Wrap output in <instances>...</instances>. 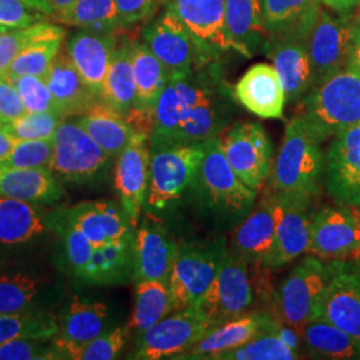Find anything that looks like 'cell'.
Returning <instances> with one entry per match:
<instances>
[{
	"label": "cell",
	"instance_id": "f5cc1de1",
	"mask_svg": "<svg viewBox=\"0 0 360 360\" xmlns=\"http://www.w3.org/2000/svg\"><path fill=\"white\" fill-rule=\"evenodd\" d=\"M26 114V107L13 80L0 77V123H10Z\"/></svg>",
	"mask_w": 360,
	"mask_h": 360
},
{
	"label": "cell",
	"instance_id": "ffe728a7",
	"mask_svg": "<svg viewBox=\"0 0 360 360\" xmlns=\"http://www.w3.org/2000/svg\"><path fill=\"white\" fill-rule=\"evenodd\" d=\"M314 319L331 323L360 342V279L345 264L326 285Z\"/></svg>",
	"mask_w": 360,
	"mask_h": 360
},
{
	"label": "cell",
	"instance_id": "f907efd6",
	"mask_svg": "<svg viewBox=\"0 0 360 360\" xmlns=\"http://www.w3.org/2000/svg\"><path fill=\"white\" fill-rule=\"evenodd\" d=\"M40 13L23 0H0V25L10 28H25L40 23Z\"/></svg>",
	"mask_w": 360,
	"mask_h": 360
},
{
	"label": "cell",
	"instance_id": "60d3db41",
	"mask_svg": "<svg viewBox=\"0 0 360 360\" xmlns=\"http://www.w3.org/2000/svg\"><path fill=\"white\" fill-rule=\"evenodd\" d=\"M272 321V316H271ZM267 328L240 347L232 348L212 360H295L300 358L283 340Z\"/></svg>",
	"mask_w": 360,
	"mask_h": 360
},
{
	"label": "cell",
	"instance_id": "7a4b0ae2",
	"mask_svg": "<svg viewBox=\"0 0 360 360\" xmlns=\"http://www.w3.org/2000/svg\"><path fill=\"white\" fill-rule=\"evenodd\" d=\"M321 144L296 114L285 126L283 142L272 165L271 190L278 195L316 196L324 171Z\"/></svg>",
	"mask_w": 360,
	"mask_h": 360
},
{
	"label": "cell",
	"instance_id": "277c9868",
	"mask_svg": "<svg viewBox=\"0 0 360 360\" xmlns=\"http://www.w3.org/2000/svg\"><path fill=\"white\" fill-rule=\"evenodd\" d=\"M223 239L178 243L168 281L174 312L195 306L206 294L229 255Z\"/></svg>",
	"mask_w": 360,
	"mask_h": 360
},
{
	"label": "cell",
	"instance_id": "5b68a950",
	"mask_svg": "<svg viewBox=\"0 0 360 360\" xmlns=\"http://www.w3.org/2000/svg\"><path fill=\"white\" fill-rule=\"evenodd\" d=\"M202 158L203 143L178 144L153 151L146 206L162 211L190 195Z\"/></svg>",
	"mask_w": 360,
	"mask_h": 360
},
{
	"label": "cell",
	"instance_id": "4316f807",
	"mask_svg": "<svg viewBox=\"0 0 360 360\" xmlns=\"http://www.w3.org/2000/svg\"><path fill=\"white\" fill-rule=\"evenodd\" d=\"M44 79L63 117L82 115L101 102L86 86L67 51L58 52Z\"/></svg>",
	"mask_w": 360,
	"mask_h": 360
},
{
	"label": "cell",
	"instance_id": "4dcf8cb0",
	"mask_svg": "<svg viewBox=\"0 0 360 360\" xmlns=\"http://www.w3.org/2000/svg\"><path fill=\"white\" fill-rule=\"evenodd\" d=\"M135 235L94 248L90 263L82 274L89 283L119 284L127 282L134 274Z\"/></svg>",
	"mask_w": 360,
	"mask_h": 360
},
{
	"label": "cell",
	"instance_id": "30bf717a",
	"mask_svg": "<svg viewBox=\"0 0 360 360\" xmlns=\"http://www.w3.org/2000/svg\"><path fill=\"white\" fill-rule=\"evenodd\" d=\"M355 18L348 13L321 10L309 35L314 87L346 70L354 39Z\"/></svg>",
	"mask_w": 360,
	"mask_h": 360
},
{
	"label": "cell",
	"instance_id": "bcb514c9",
	"mask_svg": "<svg viewBox=\"0 0 360 360\" xmlns=\"http://www.w3.org/2000/svg\"><path fill=\"white\" fill-rule=\"evenodd\" d=\"M53 141H16L11 153L0 160V168H50Z\"/></svg>",
	"mask_w": 360,
	"mask_h": 360
},
{
	"label": "cell",
	"instance_id": "f1b7e54d",
	"mask_svg": "<svg viewBox=\"0 0 360 360\" xmlns=\"http://www.w3.org/2000/svg\"><path fill=\"white\" fill-rule=\"evenodd\" d=\"M0 196L51 205L65 196L50 168H0Z\"/></svg>",
	"mask_w": 360,
	"mask_h": 360
},
{
	"label": "cell",
	"instance_id": "e0dca14e",
	"mask_svg": "<svg viewBox=\"0 0 360 360\" xmlns=\"http://www.w3.org/2000/svg\"><path fill=\"white\" fill-rule=\"evenodd\" d=\"M279 217L278 196L266 190L257 205L232 233L230 254L247 266H262L275 240Z\"/></svg>",
	"mask_w": 360,
	"mask_h": 360
},
{
	"label": "cell",
	"instance_id": "d6986e66",
	"mask_svg": "<svg viewBox=\"0 0 360 360\" xmlns=\"http://www.w3.org/2000/svg\"><path fill=\"white\" fill-rule=\"evenodd\" d=\"M150 138L138 132L132 142L119 154L115 168V188L129 223L138 227L146 206L150 176Z\"/></svg>",
	"mask_w": 360,
	"mask_h": 360
},
{
	"label": "cell",
	"instance_id": "74e56055",
	"mask_svg": "<svg viewBox=\"0 0 360 360\" xmlns=\"http://www.w3.org/2000/svg\"><path fill=\"white\" fill-rule=\"evenodd\" d=\"M59 331L56 316L49 311L26 309L0 315V345L13 339H47Z\"/></svg>",
	"mask_w": 360,
	"mask_h": 360
},
{
	"label": "cell",
	"instance_id": "c3c4849f",
	"mask_svg": "<svg viewBox=\"0 0 360 360\" xmlns=\"http://www.w3.org/2000/svg\"><path fill=\"white\" fill-rule=\"evenodd\" d=\"M13 84L19 91L22 101L26 107V112H58L44 77H13ZM60 115V114H59Z\"/></svg>",
	"mask_w": 360,
	"mask_h": 360
},
{
	"label": "cell",
	"instance_id": "2e32d148",
	"mask_svg": "<svg viewBox=\"0 0 360 360\" xmlns=\"http://www.w3.org/2000/svg\"><path fill=\"white\" fill-rule=\"evenodd\" d=\"M279 217L275 232V240L270 252L260 267L275 271L294 262L296 257L307 252L309 245L311 214L309 198L278 195Z\"/></svg>",
	"mask_w": 360,
	"mask_h": 360
},
{
	"label": "cell",
	"instance_id": "7402d4cb",
	"mask_svg": "<svg viewBox=\"0 0 360 360\" xmlns=\"http://www.w3.org/2000/svg\"><path fill=\"white\" fill-rule=\"evenodd\" d=\"M233 94L254 115L262 119L283 117L285 91L274 65L257 63L250 67L235 84Z\"/></svg>",
	"mask_w": 360,
	"mask_h": 360
},
{
	"label": "cell",
	"instance_id": "db71d44e",
	"mask_svg": "<svg viewBox=\"0 0 360 360\" xmlns=\"http://www.w3.org/2000/svg\"><path fill=\"white\" fill-rule=\"evenodd\" d=\"M355 18V26H354V39H352V47L348 58L346 70L356 74L360 77V13Z\"/></svg>",
	"mask_w": 360,
	"mask_h": 360
},
{
	"label": "cell",
	"instance_id": "d6a6232c",
	"mask_svg": "<svg viewBox=\"0 0 360 360\" xmlns=\"http://www.w3.org/2000/svg\"><path fill=\"white\" fill-rule=\"evenodd\" d=\"M300 334L312 358L360 360V342L331 323L311 319L300 328Z\"/></svg>",
	"mask_w": 360,
	"mask_h": 360
},
{
	"label": "cell",
	"instance_id": "f6af8a7d",
	"mask_svg": "<svg viewBox=\"0 0 360 360\" xmlns=\"http://www.w3.org/2000/svg\"><path fill=\"white\" fill-rule=\"evenodd\" d=\"M63 119L56 112H26L3 126L16 141H41L52 139Z\"/></svg>",
	"mask_w": 360,
	"mask_h": 360
},
{
	"label": "cell",
	"instance_id": "6125c7cd",
	"mask_svg": "<svg viewBox=\"0 0 360 360\" xmlns=\"http://www.w3.org/2000/svg\"><path fill=\"white\" fill-rule=\"evenodd\" d=\"M358 208V215H359V220H360V207H356Z\"/></svg>",
	"mask_w": 360,
	"mask_h": 360
},
{
	"label": "cell",
	"instance_id": "ba28073f",
	"mask_svg": "<svg viewBox=\"0 0 360 360\" xmlns=\"http://www.w3.org/2000/svg\"><path fill=\"white\" fill-rule=\"evenodd\" d=\"M214 327L195 306L175 311L139 335L131 359H178Z\"/></svg>",
	"mask_w": 360,
	"mask_h": 360
},
{
	"label": "cell",
	"instance_id": "8fae6325",
	"mask_svg": "<svg viewBox=\"0 0 360 360\" xmlns=\"http://www.w3.org/2000/svg\"><path fill=\"white\" fill-rule=\"evenodd\" d=\"M223 151L235 174L260 191L272 171V143L260 123L238 122L221 139Z\"/></svg>",
	"mask_w": 360,
	"mask_h": 360
},
{
	"label": "cell",
	"instance_id": "1f68e13d",
	"mask_svg": "<svg viewBox=\"0 0 360 360\" xmlns=\"http://www.w3.org/2000/svg\"><path fill=\"white\" fill-rule=\"evenodd\" d=\"M136 102V82L132 65V43L116 44L107 77L104 80L102 103L127 117Z\"/></svg>",
	"mask_w": 360,
	"mask_h": 360
},
{
	"label": "cell",
	"instance_id": "8992f818",
	"mask_svg": "<svg viewBox=\"0 0 360 360\" xmlns=\"http://www.w3.org/2000/svg\"><path fill=\"white\" fill-rule=\"evenodd\" d=\"M143 40L167 68L169 75L205 65L218 58L220 52L195 38L169 8L143 30Z\"/></svg>",
	"mask_w": 360,
	"mask_h": 360
},
{
	"label": "cell",
	"instance_id": "6f0895ef",
	"mask_svg": "<svg viewBox=\"0 0 360 360\" xmlns=\"http://www.w3.org/2000/svg\"><path fill=\"white\" fill-rule=\"evenodd\" d=\"M77 0H50L53 13L58 15L59 20L65 16V13L70 11V8L74 6Z\"/></svg>",
	"mask_w": 360,
	"mask_h": 360
},
{
	"label": "cell",
	"instance_id": "f35d334b",
	"mask_svg": "<svg viewBox=\"0 0 360 360\" xmlns=\"http://www.w3.org/2000/svg\"><path fill=\"white\" fill-rule=\"evenodd\" d=\"M60 22L108 34L122 27L115 0H77Z\"/></svg>",
	"mask_w": 360,
	"mask_h": 360
},
{
	"label": "cell",
	"instance_id": "7c38bea8",
	"mask_svg": "<svg viewBox=\"0 0 360 360\" xmlns=\"http://www.w3.org/2000/svg\"><path fill=\"white\" fill-rule=\"evenodd\" d=\"M248 266L229 252L217 278L195 307L212 327L247 314L254 302Z\"/></svg>",
	"mask_w": 360,
	"mask_h": 360
},
{
	"label": "cell",
	"instance_id": "5bb4252c",
	"mask_svg": "<svg viewBox=\"0 0 360 360\" xmlns=\"http://www.w3.org/2000/svg\"><path fill=\"white\" fill-rule=\"evenodd\" d=\"M324 174L327 193L336 205L360 207V122L333 138Z\"/></svg>",
	"mask_w": 360,
	"mask_h": 360
},
{
	"label": "cell",
	"instance_id": "cb8c5ba5",
	"mask_svg": "<svg viewBox=\"0 0 360 360\" xmlns=\"http://www.w3.org/2000/svg\"><path fill=\"white\" fill-rule=\"evenodd\" d=\"M167 8L203 44L218 51L233 50L226 30L224 0H167Z\"/></svg>",
	"mask_w": 360,
	"mask_h": 360
},
{
	"label": "cell",
	"instance_id": "680465c9",
	"mask_svg": "<svg viewBox=\"0 0 360 360\" xmlns=\"http://www.w3.org/2000/svg\"><path fill=\"white\" fill-rule=\"evenodd\" d=\"M23 1L27 6H30L31 8L37 10L39 13H49V15L53 13L50 0H23Z\"/></svg>",
	"mask_w": 360,
	"mask_h": 360
},
{
	"label": "cell",
	"instance_id": "11a10c76",
	"mask_svg": "<svg viewBox=\"0 0 360 360\" xmlns=\"http://www.w3.org/2000/svg\"><path fill=\"white\" fill-rule=\"evenodd\" d=\"M321 3L336 13H348L359 6L360 0H321Z\"/></svg>",
	"mask_w": 360,
	"mask_h": 360
},
{
	"label": "cell",
	"instance_id": "91938a15",
	"mask_svg": "<svg viewBox=\"0 0 360 360\" xmlns=\"http://www.w3.org/2000/svg\"><path fill=\"white\" fill-rule=\"evenodd\" d=\"M352 272L360 279V257L355 259V263H354V267H352Z\"/></svg>",
	"mask_w": 360,
	"mask_h": 360
},
{
	"label": "cell",
	"instance_id": "52a82bcc",
	"mask_svg": "<svg viewBox=\"0 0 360 360\" xmlns=\"http://www.w3.org/2000/svg\"><path fill=\"white\" fill-rule=\"evenodd\" d=\"M342 266L338 260L326 266L315 257L302 260L276 291L278 318L299 330L314 319L326 285Z\"/></svg>",
	"mask_w": 360,
	"mask_h": 360
},
{
	"label": "cell",
	"instance_id": "8d00e7d4",
	"mask_svg": "<svg viewBox=\"0 0 360 360\" xmlns=\"http://www.w3.org/2000/svg\"><path fill=\"white\" fill-rule=\"evenodd\" d=\"M174 312L168 284L154 281L135 283L134 309L127 330L142 335Z\"/></svg>",
	"mask_w": 360,
	"mask_h": 360
},
{
	"label": "cell",
	"instance_id": "ac0fdd59",
	"mask_svg": "<svg viewBox=\"0 0 360 360\" xmlns=\"http://www.w3.org/2000/svg\"><path fill=\"white\" fill-rule=\"evenodd\" d=\"M176 250L178 242L171 238L162 221L147 214L135 232L132 281L168 284Z\"/></svg>",
	"mask_w": 360,
	"mask_h": 360
},
{
	"label": "cell",
	"instance_id": "9c48e42d",
	"mask_svg": "<svg viewBox=\"0 0 360 360\" xmlns=\"http://www.w3.org/2000/svg\"><path fill=\"white\" fill-rule=\"evenodd\" d=\"M52 141L53 156L50 169L68 181L84 183L95 179L110 163L111 156L77 120L63 119Z\"/></svg>",
	"mask_w": 360,
	"mask_h": 360
},
{
	"label": "cell",
	"instance_id": "7bdbcfd3",
	"mask_svg": "<svg viewBox=\"0 0 360 360\" xmlns=\"http://www.w3.org/2000/svg\"><path fill=\"white\" fill-rule=\"evenodd\" d=\"M40 283V279L23 274L0 275V315L30 309Z\"/></svg>",
	"mask_w": 360,
	"mask_h": 360
},
{
	"label": "cell",
	"instance_id": "ab89813d",
	"mask_svg": "<svg viewBox=\"0 0 360 360\" xmlns=\"http://www.w3.org/2000/svg\"><path fill=\"white\" fill-rule=\"evenodd\" d=\"M62 27L37 23L25 28H13L0 35V77H4L18 55L39 40L65 38Z\"/></svg>",
	"mask_w": 360,
	"mask_h": 360
},
{
	"label": "cell",
	"instance_id": "6da1fadb",
	"mask_svg": "<svg viewBox=\"0 0 360 360\" xmlns=\"http://www.w3.org/2000/svg\"><path fill=\"white\" fill-rule=\"evenodd\" d=\"M190 195L205 214L231 226L252 211L257 191L235 174L218 135L203 142V158Z\"/></svg>",
	"mask_w": 360,
	"mask_h": 360
},
{
	"label": "cell",
	"instance_id": "e575fe53",
	"mask_svg": "<svg viewBox=\"0 0 360 360\" xmlns=\"http://www.w3.org/2000/svg\"><path fill=\"white\" fill-rule=\"evenodd\" d=\"M46 229V220L32 203L0 196V243H26Z\"/></svg>",
	"mask_w": 360,
	"mask_h": 360
},
{
	"label": "cell",
	"instance_id": "94428289",
	"mask_svg": "<svg viewBox=\"0 0 360 360\" xmlns=\"http://www.w3.org/2000/svg\"><path fill=\"white\" fill-rule=\"evenodd\" d=\"M10 30H13V28H10V27L4 26V25H0V35L1 34H4V32H8Z\"/></svg>",
	"mask_w": 360,
	"mask_h": 360
},
{
	"label": "cell",
	"instance_id": "7dc6e473",
	"mask_svg": "<svg viewBox=\"0 0 360 360\" xmlns=\"http://www.w3.org/2000/svg\"><path fill=\"white\" fill-rule=\"evenodd\" d=\"M127 327H116L103 333L90 342L72 348L65 354V359L74 360H111L117 358L126 345Z\"/></svg>",
	"mask_w": 360,
	"mask_h": 360
},
{
	"label": "cell",
	"instance_id": "4fadbf2b",
	"mask_svg": "<svg viewBox=\"0 0 360 360\" xmlns=\"http://www.w3.org/2000/svg\"><path fill=\"white\" fill-rule=\"evenodd\" d=\"M311 257L342 262L360 257V220L358 208L351 206L326 207L311 219Z\"/></svg>",
	"mask_w": 360,
	"mask_h": 360
},
{
	"label": "cell",
	"instance_id": "44dd1931",
	"mask_svg": "<svg viewBox=\"0 0 360 360\" xmlns=\"http://www.w3.org/2000/svg\"><path fill=\"white\" fill-rule=\"evenodd\" d=\"M56 212L75 224L95 247L135 235V229L131 226L123 207L116 202H83Z\"/></svg>",
	"mask_w": 360,
	"mask_h": 360
},
{
	"label": "cell",
	"instance_id": "9a60e30c",
	"mask_svg": "<svg viewBox=\"0 0 360 360\" xmlns=\"http://www.w3.org/2000/svg\"><path fill=\"white\" fill-rule=\"evenodd\" d=\"M311 32L299 30L269 38L264 53L282 79L287 103L300 102L314 87L309 51Z\"/></svg>",
	"mask_w": 360,
	"mask_h": 360
},
{
	"label": "cell",
	"instance_id": "ee69618b",
	"mask_svg": "<svg viewBox=\"0 0 360 360\" xmlns=\"http://www.w3.org/2000/svg\"><path fill=\"white\" fill-rule=\"evenodd\" d=\"M51 217L52 229H55L65 240V254L71 269L77 276H82L90 263L95 245L75 224L65 220L58 212L52 214Z\"/></svg>",
	"mask_w": 360,
	"mask_h": 360
},
{
	"label": "cell",
	"instance_id": "3957f363",
	"mask_svg": "<svg viewBox=\"0 0 360 360\" xmlns=\"http://www.w3.org/2000/svg\"><path fill=\"white\" fill-rule=\"evenodd\" d=\"M319 141L326 142L360 122V77L343 70L312 87L297 112Z\"/></svg>",
	"mask_w": 360,
	"mask_h": 360
},
{
	"label": "cell",
	"instance_id": "83f0119b",
	"mask_svg": "<svg viewBox=\"0 0 360 360\" xmlns=\"http://www.w3.org/2000/svg\"><path fill=\"white\" fill-rule=\"evenodd\" d=\"M226 30L233 51L252 58L254 53L266 51L269 30L260 0H224Z\"/></svg>",
	"mask_w": 360,
	"mask_h": 360
},
{
	"label": "cell",
	"instance_id": "d590c367",
	"mask_svg": "<svg viewBox=\"0 0 360 360\" xmlns=\"http://www.w3.org/2000/svg\"><path fill=\"white\" fill-rule=\"evenodd\" d=\"M270 35L312 31L322 10L321 0H260Z\"/></svg>",
	"mask_w": 360,
	"mask_h": 360
},
{
	"label": "cell",
	"instance_id": "d4e9b609",
	"mask_svg": "<svg viewBox=\"0 0 360 360\" xmlns=\"http://www.w3.org/2000/svg\"><path fill=\"white\" fill-rule=\"evenodd\" d=\"M271 316L270 314L254 312L219 324L178 359L212 360L224 351L240 347L267 328Z\"/></svg>",
	"mask_w": 360,
	"mask_h": 360
},
{
	"label": "cell",
	"instance_id": "f546056e",
	"mask_svg": "<svg viewBox=\"0 0 360 360\" xmlns=\"http://www.w3.org/2000/svg\"><path fill=\"white\" fill-rule=\"evenodd\" d=\"M77 123L86 129L111 158L119 156L138 134L124 116L117 114L102 102L77 116Z\"/></svg>",
	"mask_w": 360,
	"mask_h": 360
},
{
	"label": "cell",
	"instance_id": "484cf974",
	"mask_svg": "<svg viewBox=\"0 0 360 360\" xmlns=\"http://www.w3.org/2000/svg\"><path fill=\"white\" fill-rule=\"evenodd\" d=\"M108 322V307L101 303H89L75 296L58 321L59 331L53 346L65 359V354L96 336L103 334Z\"/></svg>",
	"mask_w": 360,
	"mask_h": 360
},
{
	"label": "cell",
	"instance_id": "836d02e7",
	"mask_svg": "<svg viewBox=\"0 0 360 360\" xmlns=\"http://www.w3.org/2000/svg\"><path fill=\"white\" fill-rule=\"evenodd\" d=\"M132 65L136 82L134 110L154 115L155 105L167 84L169 72L144 43H132Z\"/></svg>",
	"mask_w": 360,
	"mask_h": 360
},
{
	"label": "cell",
	"instance_id": "9f6ffc18",
	"mask_svg": "<svg viewBox=\"0 0 360 360\" xmlns=\"http://www.w3.org/2000/svg\"><path fill=\"white\" fill-rule=\"evenodd\" d=\"M15 143H16V139L11 134H8L6 131L3 123H0V160H3L7 155L11 153Z\"/></svg>",
	"mask_w": 360,
	"mask_h": 360
},
{
	"label": "cell",
	"instance_id": "603a6c76",
	"mask_svg": "<svg viewBox=\"0 0 360 360\" xmlns=\"http://www.w3.org/2000/svg\"><path fill=\"white\" fill-rule=\"evenodd\" d=\"M116 47L114 34L83 28L67 43V52L86 86L102 102L104 80Z\"/></svg>",
	"mask_w": 360,
	"mask_h": 360
},
{
	"label": "cell",
	"instance_id": "681fc988",
	"mask_svg": "<svg viewBox=\"0 0 360 360\" xmlns=\"http://www.w3.org/2000/svg\"><path fill=\"white\" fill-rule=\"evenodd\" d=\"M47 339H13L0 345V360L62 359L58 348L46 346Z\"/></svg>",
	"mask_w": 360,
	"mask_h": 360
},
{
	"label": "cell",
	"instance_id": "816d5d0a",
	"mask_svg": "<svg viewBox=\"0 0 360 360\" xmlns=\"http://www.w3.org/2000/svg\"><path fill=\"white\" fill-rule=\"evenodd\" d=\"M162 0H115L120 26L131 27L154 16Z\"/></svg>",
	"mask_w": 360,
	"mask_h": 360
},
{
	"label": "cell",
	"instance_id": "b9f144b4",
	"mask_svg": "<svg viewBox=\"0 0 360 360\" xmlns=\"http://www.w3.org/2000/svg\"><path fill=\"white\" fill-rule=\"evenodd\" d=\"M62 40L63 38L46 39L32 43L18 55L4 77L8 79L26 75L46 77L55 56L60 51Z\"/></svg>",
	"mask_w": 360,
	"mask_h": 360
}]
</instances>
